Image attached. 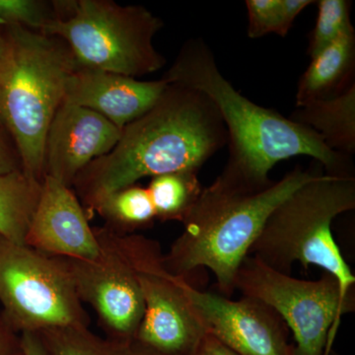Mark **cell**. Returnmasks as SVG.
Segmentation results:
<instances>
[{
	"mask_svg": "<svg viewBox=\"0 0 355 355\" xmlns=\"http://www.w3.org/2000/svg\"><path fill=\"white\" fill-rule=\"evenodd\" d=\"M235 288L277 312L293 334L297 355H330L342 318L352 313L343 304L333 275L295 279L252 256L240 266Z\"/></svg>",
	"mask_w": 355,
	"mask_h": 355,
	"instance_id": "obj_8",
	"label": "cell"
},
{
	"mask_svg": "<svg viewBox=\"0 0 355 355\" xmlns=\"http://www.w3.org/2000/svg\"><path fill=\"white\" fill-rule=\"evenodd\" d=\"M53 6L55 19L42 34L62 40L77 67L133 78L165 67L154 46L164 23L146 7L113 0H55Z\"/></svg>",
	"mask_w": 355,
	"mask_h": 355,
	"instance_id": "obj_6",
	"label": "cell"
},
{
	"mask_svg": "<svg viewBox=\"0 0 355 355\" xmlns=\"http://www.w3.org/2000/svg\"><path fill=\"white\" fill-rule=\"evenodd\" d=\"M42 182L23 170L0 175V235L16 244L26 245L41 198Z\"/></svg>",
	"mask_w": 355,
	"mask_h": 355,
	"instance_id": "obj_17",
	"label": "cell"
},
{
	"mask_svg": "<svg viewBox=\"0 0 355 355\" xmlns=\"http://www.w3.org/2000/svg\"><path fill=\"white\" fill-rule=\"evenodd\" d=\"M354 209L355 177L322 173L273 210L249 256L286 275L295 263L323 268L338 282L343 304L354 312L355 277L331 232L336 217Z\"/></svg>",
	"mask_w": 355,
	"mask_h": 355,
	"instance_id": "obj_5",
	"label": "cell"
},
{
	"mask_svg": "<svg viewBox=\"0 0 355 355\" xmlns=\"http://www.w3.org/2000/svg\"><path fill=\"white\" fill-rule=\"evenodd\" d=\"M37 334L48 355H132L130 343L102 338L89 327H57Z\"/></svg>",
	"mask_w": 355,
	"mask_h": 355,
	"instance_id": "obj_20",
	"label": "cell"
},
{
	"mask_svg": "<svg viewBox=\"0 0 355 355\" xmlns=\"http://www.w3.org/2000/svg\"><path fill=\"white\" fill-rule=\"evenodd\" d=\"M93 229L99 243L97 258H60L77 295L95 311L106 338L132 343L144 314L132 234H119L104 225Z\"/></svg>",
	"mask_w": 355,
	"mask_h": 355,
	"instance_id": "obj_9",
	"label": "cell"
},
{
	"mask_svg": "<svg viewBox=\"0 0 355 355\" xmlns=\"http://www.w3.org/2000/svg\"><path fill=\"white\" fill-rule=\"evenodd\" d=\"M0 308L20 335L90 324L62 258L16 244L1 235Z\"/></svg>",
	"mask_w": 355,
	"mask_h": 355,
	"instance_id": "obj_7",
	"label": "cell"
},
{
	"mask_svg": "<svg viewBox=\"0 0 355 355\" xmlns=\"http://www.w3.org/2000/svg\"><path fill=\"white\" fill-rule=\"evenodd\" d=\"M161 79L200 91L214 103L228 133L229 158L224 169L250 183H270V170L296 156H309L323 166L328 176L354 178L352 156L334 153L310 128L254 104L236 90L222 76L202 37L182 46Z\"/></svg>",
	"mask_w": 355,
	"mask_h": 355,
	"instance_id": "obj_2",
	"label": "cell"
},
{
	"mask_svg": "<svg viewBox=\"0 0 355 355\" xmlns=\"http://www.w3.org/2000/svg\"><path fill=\"white\" fill-rule=\"evenodd\" d=\"M316 23L309 35L307 53L310 58L324 50L343 33L354 28L349 0H320L317 1Z\"/></svg>",
	"mask_w": 355,
	"mask_h": 355,
	"instance_id": "obj_22",
	"label": "cell"
},
{
	"mask_svg": "<svg viewBox=\"0 0 355 355\" xmlns=\"http://www.w3.org/2000/svg\"><path fill=\"white\" fill-rule=\"evenodd\" d=\"M132 244L144 302L132 342L161 354L195 355L207 331L191 309L181 279L166 270L157 241L132 234Z\"/></svg>",
	"mask_w": 355,
	"mask_h": 355,
	"instance_id": "obj_10",
	"label": "cell"
},
{
	"mask_svg": "<svg viewBox=\"0 0 355 355\" xmlns=\"http://www.w3.org/2000/svg\"><path fill=\"white\" fill-rule=\"evenodd\" d=\"M0 355H25L22 338L6 321L0 308Z\"/></svg>",
	"mask_w": 355,
	"mask_h": 355,
	"instance_id": "obj_25",
	"label": "cell"
},
{
	"mask_svg": "<svg viewBox=\"0 0 355 355\" xmlns=\"http://www.w3.org/2000/svg\"><path fill=\"white\" fill-rule=\"evenodd\" d=\"M0 27L6 39L0 57V125L17 149L23 171L42 182L46 133L78 67L62 40L20 26Z\"/></svg>",
	"mask_w": 355,
	"mask_h": 355,
	"instance_id": "obj_4",
	"label": "cell"
},
{
	"mask_svg": "<svg viewBox=\"0 0 355 355\" xmlns=\"http://www.w3.org/2000/svg\"><path fill=\"white\" fill-rule=\"evenodd\" d=\"M6 35H4L3 30L0 27V57H1L2 53H4V50H6Z\"/></svg>",
	"mask_w": 355,
	"mask_h": 355,
	"instance_id": "obj_29",
	"label": "cell"
},
{
	"mask_svg": "<svg viewBox=\"0 0 355 355\" xmlns=\"http://www.w3.org/2000/svg\"><path fill=\"white\" fill-rule=\"evenodd\" d=\"M354 27L311 58L310 64L298 81L296 107L343 94L354 85Z\"/></svg>",
	"mask_w": 355,
	"mask_h": 355,
	"instance_id": "obj_15",
	"label": "cell"
},
{
	"mask_svg": "<svg viewBox=\"0 0 355 355\" xmlns=\"http://www.w3.org/2000/svg\"><path fill=\"white\" fill-rule=\"evenodd\" d=\"M195 355H238L228 347L225 343H222L219 338L212 334L207 333L200 345Z\"/></svg>",
	"mask_w": 355,
	"mask_h": 355,
	"instance_id": "obj_26",
	"label": "cell"
},
{
	"mask_svg": "<svg viewBox=\"0 0 355 355\" xmlns=\"http://www.w3.org/2000/svg\"><path fill=\"white\" fill-rule=\"evenodd\" d=\"M181 284L207 333L238 355H297L288 342L286 323L268 305L256 299L233 300L200 291L184 279Z\"/></svg>",
	"mask_w": 355,
	"mask_h": 355,
	"instance_id": "obj_11",
	"label": "cell"
},
{
	"mask_svg": "<svg viewBox=\"0 0 355 355\" xmlns=\"http://www.w3.org/2000/svg\"><path fill=\"white\" fill-rule=\"evenodd\" d=\"M25 244L51 256L79 260H93L100 252L94 229L76 193L50 176L42 182Z\"/></svg>",
	"mask_w": 355,
	"mask_h": 355,
	"instance_id": "obj_13",
	"label": "cell"
},
{
	"mask_svg": "<svg viewBox=\"0 0 355 355\" xmlns=\"http://www.w3.org/2000/svg\"><path fill=\"white\" fill-rule=\"evenodd\" d=\"M105 221L104 226L119 234H135L150 227L157 219L148 190L139 184L113 191L93 209Z\"/></svg>",
	"mask_w": 355,
	"mask_h": 355,
	"instance_id": "obj_18",
	"label": "cell"
},
{
	"mask_svg": "<svg viewBox=\"0 0 355 355\" xmlns=\"http://www.w3.org/2000/svg\"><path fill=\"white\" fill-rule=\"evenodd\" d=\"M121 130L101 114L62 103L44 141V176L71 188L79 173L113 150Z\"/></svg>",
	"mask_w": 355,
	"mask_h": 355,
	"instance_id": "obj_12",
	"label": "cell"
},
{
	"mask_svg": "<svg viewBox=\"0 0 355 355\" xmlns=\"http://www.w3.org/2000/svg\"><path fill=\"white\" fill-rule=\"evenodd\" d=\"M322 173L323 166L314 161L309 168L296 166L279 181L257 184L223 169L182 221L181 235L164 254L166 270L191 284L195 272L209 268L220 295L231 297L238 270L268 216Z\"/></svg>",
	"mask_w": 355,
	"mask_h": 355,
	"instance_id": "obj_3",
	"label": "cell"
},
{
	"mask_svg": "<svg viewBox=\"0 0 355 355\" xmlns=\"http://www.w3.org/2000/svg\"><path fill=\"white\" fill-rule=\"evenodd\" d=\"M21 338L25 355H48L38 334L23 333Z\"/></svg>",
	"mask_w": 355,
	"mask_h": 355,
	"instance_id": "obj_27",
	"label": "cell"
},
{
	"mask_svg": "<svg viewBox=\"0 0 355 355\" xmlns=\"http://www.w3.org/2000/svg\"><path fill=\"white\" fill-rule=\"evenodd\" d=\"M22 170L19 154L12 139L0 125V175Z\"/></svg>",
	"mask_w": 355,
	"mask_h": 355,
	"instance_id": "obj_24",
	"label": "cell"
},
{
	"mask_svg": "<svg viewBox=\"0 0 355 355\" xmlns=\"http://www.w3.org/2000/svg\"><path fill=\"white\" fill-rule=\"evenodd\" d=\"M55 19L53 1L0 0V26H20L42 33Z\"/></svg>",
	"mask_w": 355,
	"mask_h": 355,
	"instance_id": "obj_23",
	"label": "cell"
},
{
	"mask_svg": "<svg viewBox=\"0 0 355 355\" xmlns=\"http://www.w3.org/2000/svg\"><path fill=\"white\" fill-rule=\"evenodd\" d=\"M166 87L162 79L142 81L77 67L67 80L64 103L91 110L123 130L153 108Z\"/></svg>",
	"mask_w": 355,
	"mask_h": 355,
	"instance_id": "obj_14",
	"label": "cell"
},
{
	"mask_svg": "<svg viewBox=\"0 0 355 355\" xmlns=\"http://www.w3.org/2000/svg\"><path fill=\"white\" fill-rule=\"evenodd\" d=\"M291 121L310 128L334 153H355V84L343 94L296 107Z\"/></svg>",
	"mask_w": 355,
	"mask_h": 355,
	"instance_id": "obj_16",
	"label": "cell"
},
{
	"mask_svg": "<svg viewBox=\"0 0 355 355\" xmlns=\"http://www.w3.org/2000/svg\"><path fill=\"white\" fill-rule=\"evenodd\" d=\"M130 350H132V355H164L133 342L130 343Z\"/></svg>",
	"mask_w": 355,
	"mask_h": 355,
	"instance_id": "obj_28",
	"label": "cell"
},
{
	"mask_svg": "<svg viewBox=\"0 0 355 355\" xmlns=\"http://www.w3.org/2000/svg\"><path fill=\"white\" fill-rule=\"evenodd\" d=\"M247 35L260 39L268 34L286 37L311 0H247Z\"/></svg>",
	"mask_w": 355,
	"mask_h": 355,
	"instance_id": "obj_21",
	"label": "cell"
},
{
	"mask_svg": "<svg viewBox=\"0 0 355 355\" xmlns=\"http://www.w3.org/2000/svg\"><path fill=\"white\" fill-rule=\"evenodd\" d=\"M225 146L227 130L214 103L195 89L167 84L153 108L123 128L113 150L79 173L71 189L92 214L103 198L144 178L200 171Z\"/></svg>",
	"mask_w": 355,
	"mask_h": 355,
	"instance_id": "obj_1",
	"label": "cell"
},
{
	"mask_svg": "<svg viewBox=\"0 0 355 355\" xmlns=\"http://www.w3.org/2000/svg\"><path fill=\"white\" fill-rule=\"evenodd\" d=\"M198 174L184 170L151 178L147 190L158 220L182 222L188 216L203 190Z\"/></svg>",
	"mask_w": 355,
	"mask_h": 355,
	"instance_id": "obj_19",
	"label": "cell"
}]
</instances>
